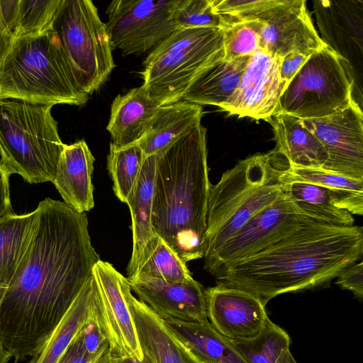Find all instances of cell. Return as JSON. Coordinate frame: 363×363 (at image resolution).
Instances as JSON below:
<instances>
[{"label": "cell", "instance_id": "obj_38", "mask_svg": "<svg viewBox=\"0 0 363 363\" xmlns=\"http://www.w3.org/2000/svg\"><path fill=\"white\" fill-rule=\"evenodd\" d=\"M86 352L97 359L109 350L108 342L101 331L94 315L79 332Z\"/></svg>", "mask_w": 363, "mask_h": 363}, {"label": "cell", "instance_id": "obj_44", "mask_svg": "<svg viewBox=\"0 0 363 363\" xmlns=\"http://www.w3.org/2000/svg\"><path fill=\"white\" fill-rule=\"evenodd\" d=\"M92 363H127V358L116 356L108 350Z\"/></svg>", "mask_w": 363, "mask_h": 363}, {"label": "cell", "instance_id": "obj_25", "mask_svg": "<svg viewBox=\"0 0 363 363\" xmlns=\"http://www.w3.org/2000/svg\"><path fill=\"white\" fill-rule=\"evenodd\" d=\"M164 321L172 334L201 363H246L233 343L219 333L208 320Z\"/></svg>", "mask_w": 363, "mask_h": 363}, {"label": "cell", "instance_id": "obj_1", "mask_svg": "<svg viewBox=\"0 0 363 363\" xmlns=\"http://www.w3.org/2000/svg\"><path fill=\"white\" fill-rule=\"evenodd\" d=\"M35 210L31 238L0 303V338L15 363L41 351L100 260L86 213L50 198Z\"/></svg>", "mask_w": 363, "mask_h": 363}, {"label": "cell", "instance_id": "obj_20", "mask_svg": "<svg viewBox=\"0 0 363 363\" xmlns=\"http://www.w3.org/2000/svg\"><path fill=\"white\" fill-rule=\"evenodd\" d=\"M127 303L140 346L154 363H201L167 327L164 320L128 291Z\"/></svg>", "mask_w": 363, "mask_h": 363}, {"label": "cell", "instance_id": "obj_7", "mask_svg": "<svg viewBox=\"0 0 363 363\" xmlns=\"http://www.w3.org/2000/svg\"><path fill=\"white\" fill-rule=\"evenodd\" d=\"M224 57L222 29H177L144 61L142 86L158 106L178 102L199 73Z\"/></svg>", "mask_w": 363, "mask_h": 363}, {"label": "cell", "instance_id": "obj_9", "mask_svg": "<svg viewBox=\"0 0 363 363\" xmlns=\"http://www.w3.org/2000/svg\"><path fill=\"white\" fill-rule=\"evenodd\" d=\"M353 91L347 65L325 45L309 56L289 82L274 115L286 113L301 120L325 117L345 108L354 99Z\"/></svg>", "mask_w": 363, "mask_h": 363}, {"label": "cell", "instance_id": "obj_28", "mask_svg": "<svg viewBox=\"0 0 363 363\" xmlns=\"http://www.w3.org/2000/svg\"><path fill=\"white\" fill-rule=\"evenodd\" d=\"M284 172L282 174L283 191L305 215L330 225H354V216L335 206L325 187L289 179L284 176Z\"/></svg>", "mask_w": 363, "mask_h": 363}, {"label": "cell", "instance_id": "obj_43", "mask_svg": "<svg viewBox=\"0 0 363 363\" xmlns=\"http://www.w3.org/2000/svg\"><path fill=\"white\" fill-rule=\"evenodd\" d=\"M12 41V36L8 33L0 24V64Z\"/></svg>", "mask_w": 363, "mask_h": 363}, {"label": "cell", "instance_id": "obj_4", "mask_svg": "<svg viewBox=\"0 0 363 363\" xmlns=\"http://www.w3.org/2000/svg\"><path fill=\"white\" fill-rule=\"evenodd\" d=\"M286 169L270 152L256 154L240 160L211 185L203 243L204 260L284 194L282 174Z\"/></svg>", "mask_w": 363, "mask_h": 363}, {"label": "cell", "instance_id": "obj_30", "mask_svg": "<svg viewBox=\"0 0 363 363\" xmlns=\"http://www.w3.org/2000/svg\"><path fill=\"white\" fill-rule=\"evenodd\" d=\"M37 211L0 219V285L8 287L31 238Z\"/></svg>", "mask_w": 363, "mask_h": 363}, {"label": "cell", "instance_id": "obj_31", "mask_svg": "<svg viewBox=\"0 0 363 363\" xmlns=\"http://www.w3.org/2000/svg\"><path fill=\"white\" fill-rule=\"evenodd\" d=\"M140 278L168 282H184L193 279L186 263L157 234L146 244L134 272L128 277Z\"/></svg>", "mask_w": 363, "mask_h": 363}, {"label": "cell", "instance_id": "obj_10", "mask_svg": "<svg viewBox=\"0 0 363 363\" xmlns=\"http://www.w3.org/2000/svg\"><path fill=\"white\" fill-rule=\"evenodd\" d=\"M318 221L301 212L284 193L277 201L252 217L210 258L204 269L215 275L222 269L252 256Z\"/></svg>", "mask_w": 363, "mask_h": 363}, {"label": "cell", "instance_id": "obj_22", "mask_svg": "<svg viewBox=\"0 0 363 363\" xmlns=\"http://www.w3.org/2000/svg\"><path fill=\"white\" fill-rule=\"evenodd\" d=\"M158 106L141 86L118 95L112 102L107 130L118 147L136 143L146 133Z\"/></svg>", "mask_w": 363, "mask_h": 363}, {"label": "cell", "instance_id": "obj_46", "mask_svg": "<svg viewBox=\"0 0 363 363\" xmlns=\"http://www.w3.org/2000/svg\"><path fill=\"white\" fill-rule=\"evenodd\" d=\"M127 363H154L150 357L143 353V360H137L135 359L127 358Z\"/></svg>", "mask_w": 363, "mask_h": 363}, {"label": "cell", "instance_id": "obj_34", "mask_svg": "<svg viewBox=\"0 0 363 363\" xmlns=\"http://www.w3.org/2000/svg\"><path fill=\"white\" fill-rule=\"evenodd\" d=\"M145 157L136 144L118 147L110 143L107 168L115 195L123 203L133 187Z\"/></svg>", "mask_w": 363, "mask_h": 363}, {"label": "cell", "instance_id": "obj_5", "mask_svg": "<svg viewBox=\"0 0 363 363\" xmlns=\"http://www.w3.org/2000/svg\"><path fill=\"white\" fill-rule=\"evenodd\" d=\"M0 98L54 106H81L82 92L51 28L45 33L13 38L0 64Z\"/></svg>", "mask_w": 363, "mask_h": 363}, {"label": "cell", "instance_id": "obj_45", "mask_svg": "<svg viewBox=\"0 0 363 363\" xmlns=\"http://www.w3.org/2000/svg\"><path fill=\"white\" fill-rule=\"evenodd\" d=\"M11 358V353L6 349L0 338V363H8Z\"/></svg>", "mask_w": 363, "mask_h": 363}, {"label": "cell", "instance_id": "obj_6", "mask_svg": "<svg viewBox=\"0 0 363 363\" xmlns=\"http://www.w3.org/2000/svg\"><path fill=\"white\" fill-rule=\"evenodd\" d=\"M52 106L0 100V157L29 184L52 182L64 143Z\"/></svg>", "mask_w": 363, "mask_h": 363}, {"label": "cell", "instance_id": "obj_27", "mask_svg": "<svg viewBox=\"0 0 363 363\" xmlns=\"http://www.w3.org/2000/svg\"><path fill=\"white\" fill-rule=\"evenodd\" d=\"M96 280L88 279L48 342L28 363H57L74 337L94 315Z\"/></svg>", "mask_w": 363, "mask_h": 363}, {"label": "cell", "instance_id": "obj_18", "mask_svg": "<svg viewBox=\"0 0 363 363\" xmlns=\"http://www.w3.org/2000/svg\"><path fill=\"white\" fill-rule=\"evenodd\" d=\"M264 22L260 50L281 58L291 52L308 57L327 45L318 34L304 0H293Z\"/></svg>", "mask_w": 363, "mask_h": 363}, {"label": "cell", "instance_id": "obj_13", "mask_svg": "<svg viewBox=\"0 0 363 363\" xmlns=\"http://www.w3.org/2000/svg\"><path fill=\"white\" fill-rule=\"evenodd\" d=\"M301 121L326 151L323 169L363 180V113L355 99L331 115Z\"/></svg>", "mask_w": 363, "mask_h": 363}, {"label": "cell", "instance_id": "obj_47", "mask_svg": "<svg viewBox=\"0 0 363 363\" xmlns=\"http://www.w3.org/2000/svg\"><path fill=\"white\" fill-rule=\"evenodd\" d=\"M6 291V287H4V286H2L0 285V303L1 302V301L4 298Z\"/></svg>", "mask_w": 363, "mask_h": 363}, {"label": "cell", "instance_id": "obj_8", "mask_svg": "<svg viewBox=\"0 0 363 363\" xmlns=\"http://www.w3.org/2000/svg\"><path fill=\"white\" fill-rule=\"evenodd\" d=\"M52 29L80 91H96L115 68L106 23L90 0H62Z\"/></svg>", "mask_w": 363, "mask_h": 363}, {"label": "cell", "instance_id": "obj_37", "mask_svg": "<svg viewBox=\"0 0 363 363\" xmlns=\"http://www.w3.org/2000/svg\"><path fill=\"white\" fill-rule=\"evenodd\" d=\"M172 18L177 29L214 28L227 23L213 10L211 0H173Z\"/></svg>", "mask_w": 363, "mask_h": 363}, {"label": "cell", "instance_id": "obj_3", "mask_svg": "<svg viewBox=\"0 0 363 363\" xmlns=\"http://www.w3.org/2000/svg\"><path fill=\"white\" fill-rule=\"evenodd\" d=\"M211 185L200 123L157 154L152 227L184 263L203 257Z\"/></svg>", "mask_w": 363, "mask_h": 363}, {"label": "cell", "instance_id": "obj_39", "mask_svg": "<svg viewBox=\"0 0 363 363\" xmlns=\"http://www.w3.org/2000/svg\"><path fill=\"white\" fill-rule=\"evenodd\" d=\"M336 284L352 291L362 300L363 297V262H354L344 268L336 277Z\"/></svg>", "mask_w": 363, "mask_h": 363}, {"label": "cell", "instance_id": "obj_40", "mask_svg": "<svg viewBox=\"0 0 363 363\" xmlns=\"http://www.w3.org/2000/svg\"><path fill=\"white\" fill-rule=\"evenodd\" d=\"M13 172L0 157V219L14 213L10 196L9 178Z\"/></svg>", "mask_w": 363, "mask_h": 363}, {"label": "cell", "instance_id": "obj_24", "mask_svg": "<svg viewBox=\"0 0 363 363\" xmlns=\"http://www.w3.org/2000/svg\"><path fill=\"white\" fill-rule=\"evenodd\" d=\"M202 116L201 106L185 101L159 106L136 144L145 157L156 155L200 123Z\"/></svg>", "mask_w": 363, "mask_h": 363}, {"label": "cell", "instance_id": "obj_41", "mask_svg": "<svg viewBox=\"0 0 363 363\" xmlns=\"http://www.w3.org/2000/svg\"><path fill=\"white\" fill-rule=\"evenodd\" d=\"M309 56L297 52H291L281 58L280 76L284 89L307 61Z\"/></svg>", "mask_w": 363, "mask_h": 363}, {"label": "cell", "instance_id": "obj_42", "mask_svg": "<svg viewBox=\"0 0 363 363\" xmlns=\"http://www.w3.org/2000/svg\"><path fill=\"white\" fill-rule=\"evenodd\" d=\"M79 332L69 345L57 363H92L96 359L86 352Z\"/></svg>", "mask_w": 363, "mask_h": 363}, {"label": "cell", "instance_id": "obj_11", "mask_svg": "<svg viewBox=\"0 0 363 363\" xmlns=\"http://www.w3.org/2000/svg\"><path fill=\"white\" fill-rule=\"evenodd\" d=\"M173 0H113L106 23L114 48L123 55L152 51L177 28L172 18Z\"/></svg>", "mask_w": 363, "mask_h": 363}, {"label": "cell", "instance_id": "obj_29", "mask_svg": "<svg viewBox=\"0 0 363 363\" xmlns=\"http://www.w3.org/2000/svg\"><path fill=\"white\" fill-rule=\"evenodd\" d=\"M284 176L325 187L335 206L353 216L363 214V180L320 168L290 167L285 170Z\"/></svg>", "mask_w": 363, "mask_h": 363}, {"label": "cell", "instance_id": "obj_21", "mask_svg": "<svg viewBox=\"0 0 363 363\" xmlns=\"http://www.w3.org/2000/svg\"><path fill=\"white\" fill-rule=\"evenodd\" d=\"M272 126L275 148L271 154L286 169H322L328 155L319 140L306 128L301 119L278 113L268 121Z\"/></svg>", "mask_w": 363, "mask_h": 363}, {"label": "cell", "instance_id": "obj_23", "mask_svg": "<svg viewBox=\"0 0 363 363\" xmlns=\"http://www.w3.org/2000/svg\"><path fill=\"white\" fill-rule=\"evenodd\" d=\"M157 154L146 157L136 182L127 196L132 220L133 250L127 267L128 277L134 272L148 241L155 235L151 224Z\"/></svg>", "mask_w": 363, "mask_h": 363}, {"label": "cell", "instance_id": "obj_17", "mask_svg": "<svg viewBox=\"0 0 363 363\" xmlns=\"http://www.w3.org/2000/svg\"><path fill=\"white\" fill-rule=\"evenodd\" d=\"M128 280L140 301L163 320H208L205 290L195 279L184 282L150 278Z\"/></svg>", "mask_w": 363, "mask_h": 363}, {"label": "cell", "instance_id": "obj_26", "mask_svg": "<svg viewBox=\"0 0 363 363\" xmlns=\"http://www.w3.org/2000/svg\"><path fill=\"white\" fill-rule=\"evenodd\" d=\"M249 57L230 61L223 58L210 65L191 82L182 99L200 106L220 108L236 90Z\"/></svg>", "mask_w": 363, "mask_h": 363}, {"label": "cell", "instance_id": "obj_36", "mask_svg": "<svg viewBox=\"0 0 363 363\" xmlns=\"http://www.w3.org/2000/svg\"><path fill=\"white\" fill-rule=\"evenodd\" d=\"M213 11L226 21L260 20L291 4L293 0H211Z\"/></svg>", "mask_w": 363, "mask_h": 363}, {"label": "cell", "instance_id": "obj_35", "mask_svg": "<svg viewBox=\"0 0 363 363\" xmlns=\"http://www.w3.org/2000/svg\"><path fill=\"white\" fill-rule=\"evenodd\" d=\"M222 29L224 59L228 61L251 56L260 50L259 42L264 22L260 20L226 21Z\"/></svg>", "mask_w": 363, "mask_h": 363}, {"label": "cell", "instance_id": "obj_15", "mask_svg": "<svg viewBox=\"0 0 363 363\" xmlns=\"http://www.w3.org/2000/svg\"><path fill=\"white\" fill-rule=\"evenodd\" d=\"M320 38L347 65L362 100L363 1H314Z\"/></svg>", "mask_w": 363, "mask_h": 363}, {"label": "cell", "instance_id": "obj_32", "mask_svg": "<svg viewBox=\"0 0 363 363\" xmlns=\"http://www.w3.org/2000/svg\"><path fill=\"white\" fill-rule=\"evenodd\" d=\"M232 342L246 363H297L290 351L289 335L269 319L255 337Z\"/></svg>", "mask_w": 363, "mask_h": 363}, {"label": "cell", "instance_id": "obj_33", "mask_svg": "<svg viewBox=\"0 0 363 363\" xmlns=\"http://www.w3.org/2000/svg\"><path fill=\"white\" fill-rule=\"evenodd\" d=\"M62 0H17L9 33L13 38L35 36L52 28Z\"/></svg>", "mask_w": 363, "mask_h": 363}, {"label": "cell", "instance_id": "obj_19", "mask_svg": "<svg viewBox=\"0 0 363 363\" xmlns=\"http://www.w3.org/2000/svg\"><path fill=\"white\" fill-rule=\"evenodd\" d=\"M95 158L84 140L64 144L52 183L63 202L79 213L94 206L91 175Z\"/></svg>", "mask_w": 363, "mask_h": 363}, {"label": "cell", "instance_id": "obj_2", "mask_svg": "<svg viewBox=\"0 0 363 363\" xmlns=\"http://www.w3.org/2000/svg\"><path fill=\"white\" fill-rule=\"evenodd\" d=\"M363 255V228L313 221L269 247L218 271L217 283L266 305L275 296L323 285Z\"/></svg>", "mask_w": 363, "mask_h": 363}, {"label": "cell", "instance_id": "obj_16", "mask_svg": "<svg viewBox=\"0 0 363 363\" xmlns=\"http://www.w3.org/2000/svg\"><path fill=\"white\" fill-rule=\"evenodd\" d=\"M207 318L231 342H242L258 335L268 318L265 306L254 294L221 284L205 290Z\"/></svg>", "mask_w": 363, "mask_h": 363}, {"label": "cell", "instance_id": "obj_14", "mask_svg": "<svg viewBox=\"0 0 363 363\" xmlns=\"http://www.w3.org/2000/svg\"><path fill=\"white\" fill-rule=\"evenodd\" d=\"M281 61V57L262 50L250 56L236 90L220 108L240 118L268 121L284 91Z\"/></svg>", "mask_w": 363, "mask_h": 363}, {"label": "cell", "instance_id": "obj_12", "mask_svg": "<svg viewBox=\"0 0 363 363\" xmlns=\"http://www.w3.org/2000/svg\"><path fill=\"white\" fill-rule=\"evenodd\" d=\"M93 273L96 279L94 311L111 354L143 360L135 326L127 303L130 289L126 277L108 262L99 260Z\"/></svg>", "mask_w": 363, "mask_h": 363}]
</instances>
